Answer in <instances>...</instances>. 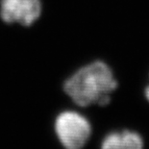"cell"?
<instances>
[{"label":"cell","mask_w":149,"mask_h":149,"mask_svg":"<svg viewBox=\"0 0 149 149\" xmlns=\"http://www.w3.org/2000/svg\"><path fill=\"white\" fill-rule=\"evenodd\" d=\"M117 86L110 66L104 62L95 61L69 76L63 84V91L75 107L82 110L93 106L106 108Z\"/></svg>","instance_id":"1"},{"label":"cell","mask_w":149,"mask_h":149,"mask_svg":"<svg viewBox=\"0 0 149 149\" xmlns=\"http://www.w3.org/2000/svg\"><path fill=\"white\" fill-rule=\"evenodd\" d=\"M143 146L141 136L129 129L107 132L98 142V149H143Z\"/></svg>","instance_id":"4"},{"label":"cell","mask_w":149,"mask_h":149,"mask_svg":"<svg viewBox=\"0 0 149 149\" xmlns=\"http://www.w3.org/2000/svg\"><path fill=\"white\" fill-rule=\"evenodd\" d=\"M40 14V0H0V17L7 23L30 26Z\"/></svg>","instance_id":"3"},{"label":"cell","mask_w":149,"mask_h":149,"mask_svg":"<svg viewBox=\"0 0 149 149\" xmlns=\"http://www.w3.org/2000/svg\"><path fill=\"white\" fill-rule=\"evenodd\" d=\"M144 94H145V97H146V99L148 100V102H149V85L146 87V88H145Z\"/></svg>","instance_id":"5"},{"label":"cell","mask_w":149,"mask_h":149,"mask_svg":"<svg viewBox=\"0 0 149 149\" xmlns=\"http://www.w3.org/2000/svg\"><path fill=\"white\" fill-rule=\"evenodd\" d=\"M52 130L62 149H85L93 134L90 117L72 108L62 109L56 113Z\"/></svg>","instance_id":"2"}]
</instances>
